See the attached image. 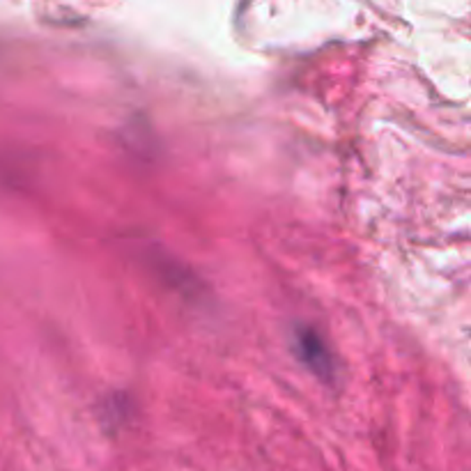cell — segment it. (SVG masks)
Wrapping results in <instances>:
<instances>
[{
	"instance_id": "1",
	"label": "cell",
	"mask_w": 471,
	"mask_h": 471,
	"mask_svg": "<svg viewBox=\"0 0 471 471\" xmlns=\"http://www.w3.org/2000/svg\"><path fill=\"white\" fill-rule=\"evenodd\" d=\"M296 347H299V352H302V359L306 361L311 368H315V371H318V375L329 377L331 361H329L327 352H324V347H322V343H320L318 336L306 329V331H302V334H299Z\"/></svg>"
}]
</instances>
